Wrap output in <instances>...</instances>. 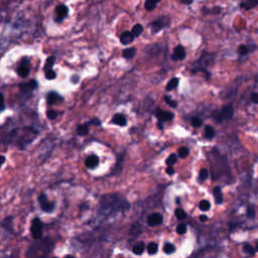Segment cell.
Returning <instances> with one entry per match:
<instances>
[{"label":"cell","mask_w":258,"mask_h":258,"mask_svg":"<svg viewBox=\"0 0 258 258\" xmlns=\"http://www.w3.org/2000/svg\"><path fill=\"white\" fill-rule=\"evenodd\" d=\"M216 54L213 52H205L195 64L194 71H206L208 67H211L215 63Z\"/></svg>","instance_id":"cell-1"},{"label":"cell","mask_w":258,"mask_h":258,"mask_svg":"<svg viewBox=\"0 0 258 258\" xmlns=\"http://www.w3.org/2000/svg\"><path fill=\"white\" fill-rule=\"evenodd\" d=\"M30 232H31V236L33 239L38 240L41 237V235H43V223L40 222L38 218H36L31 222Z\"/></svg>","instance_id":"cell-2"},{"label":"cell","mask_w":258,"mask_h":258,"mask_svg":"<svg viewBox=\"0 0 258 258\" xmlns=\"http://www.w3.org/2000/svg\"><path fill=\"white\" fill-rule=\"evenodd\" d=\"M168 24V18L165 16L159 17V18L155 19L153 22L151 23V29L152 32L155 33V32H158L162 29L165 26H167Z\"/></svg>","instance_id":"cell-3"},{"label":"cell","mask_w":258,"mask_h":258,"mask_svg":"<svg viewBox=\"0 0 258 258\" xmlns=\"http://www.w3.org/2000/svg\"><path fill=\"white\" fill-rule=\"evenodd\" d=\"M219 114L222 120L225 119H231L234 115V108L232 104H227L222 107V109L219 111Z\"/></svg>","instance_id":"cell-4"},{"label":"cell","mask_w":258,"mask_h":258,"mask_svg":"<svg viewBox=\"0 0 258 258\" xmlns=\"http://www.w3.org/2000/svg\"><path fill=\"white\" fill-rule=\"evenodd\" d=\"M155 116L157 117V119L159 120V121H172V119H174V114H172V112H168V111H162L160 110L159 108L156 109V111H155Z\"/></svg>","instance_id":"cell-5"},{"label":"cell","mask_w":258,"mask_h":258,"mask_svg":"<svg viewBox=\"0 0 258 258\" xmlns=\"http://www.w3.org/2000/svg\"><path fill=\"white\" fill-rule=\"evenodd\" d=\"M185 59V51L181 45H176L174 47V54L172 56V61H183Z\"/></svg>","instance_id":"cell-6"},{"label":"cell","mask_w":258,"mask_h":258,"mask_svg":"<svg viewBox=\"0 0 258 258\" xmlns=\"http://www.w3.org/2000/svg\"><path fill=\"white\" fill-rule=\"evenodd\" d=\"M39 200V204H40L41 208L45 212H52V209H54V204L50 203L47 199V196L45 195H40L38 198Z\"/></svg>","instance_id":"cell-7"},{"label":"cell","mask_w":258,"mask_h":258,"mask_svg":"<svg viewBox=\"0 0 258 258\" xmlns=\"http://www.w3.org/2000/svg\"><path fill=\"white\" fill-rule=\"evenodd\" d=\"M38 87V82L36 80H30L27 83H21L20 84V91L22 93H28V92L34 90Z\"/></svg>","instance_id":"cell-8"},{"label":"cell","mask_w":258,"mask_h":258,"mask_svg":"<svg viewBox=\"0 0 258 258\" xmlns=\"http://www.w3.org/2000/svg\"><path fill=\"white\" fill-rule=\"evenodd\" d=\"M68 11H69V10H68V7L66 5H63V4L59 5L58 7H56V21L61 22V21H62V19L65 18V17L68 15Z\"/></svg>","instance_id":"cell-9"},{"label":"cell","mask_w":258,"mask_h":258,"mask_svg":"<svg viewBox=\"0 0 258 258\" xmlns=\"http://www.w3.org/2000/svg\"><path fill=\"white\" fill-rule=\"evenodd\" d=\"M147 223L149 224V226H156L162 223V216L158 213H153L151 215H149L147 219Z\"/></svg>","instance_id":"cell-10"},{"label":"cell","mask_w":258,"mask_h":258,"mask_svg":"<svg viewBox=\"0 0 258 258\" xmlns=\"http://www.w3.org/2000/svg\"><path fill=\"white\" fill-rule=\"evenodd\" d=\"M62 100H63L62 97H61L58 93H56V92H52V93H50L47 97V102L50 106L54 105L56 103H58L59 101H62Z\"/></svg>","instance_id":"cell-11"},{"label":"cell","mask_w":258,"mask_h":258,"mask_svg":"<svg viewBox=\"0 0 258 258\" xmlns=\"http://www.w3.org/2000/svg\"><path fill=\"white\" fill-rule=\"evenodd\" d=\"M86 167L88 168H95L99 163V157L97 155H90L86 159Z\"/></svg>","instance_id":"cell-12"},{"label":"cell","mask_w":258,"mask_h":258,"mask_svg":"<svg viewBox=\"0 0 258 258\" xmlns=\"http://www.w3.org/2000/svg\"><path fill=\"white\" fill-rule=\"evenodd\" d=\"M112 122L116 125L125 126L127 124V119L123 114H115L112 118Z\"/></svg>","instance_id":"cell-13"},{"label":"cell","mask_w":258,"mask_h":258,"mask_svg":"<svg viewBox=\"0 0 258 258\" xmlns=\"http://www.w3.org/2000/svg\"><path fill=\"white\" fill-rule=\"evenodd\" d=\"M28 62H22V65H20L17 69V73L20 77L25 78L27 77V75L29 74V67H28Z\"/></svg>","instance_id":"cell-14"},{"label":"cell","mask_w":258,"mask_h":258,"mask_svg":"<svg viewBox=\"0 0 258 258\" xmlns=\"http://www.w3.org/2000/svg\"><path fill=\"white\" fill-rule=\"evenodd\" d=\"M133 39H134V36H132L131 31H124L120 36V41L122 45H129L132 43Z\"/></svg>","instance_id":"cell-15"},{"label":"cell","mask_w":258,"mask_h":258,"mask_svg":"<svg viewBox=\"0 0 258 258\" xmlns=\"http://www.w3.org/2000/svg\"><path fill=\"white\" fill-rule=\"evenodd\" d=\"M135 54H136V50H135L134 47H128V49L124 50L122 56H123V58L126 59V60H130V59H132L133 56H135Z\"/></svg>","instance_id":"cell-16"},{"label":"cell","mask_w":258,"mask_h":258,"mask_svg":"<svg viewBox=\"0 0 258 258\" xmlns=\"http://www.w3.org/2000/svg\"><path fill=\"white\" fill-rule=\"evenodd\" d=\"M142 32H143V26H142L141 24H135L132 27V29H131V33H132V36H134V38H138Z\"/></svg>","instance_id":"cell-17"},{"label":"cell","mask_w":258,"mask_h":258,"mask_svg":"<svg viewBox=\"0 0 258 258\" xmlns=\"http://www.w3.org/2000/svg\"><path fill=\"white\" fill-rule=\"evenodd\" d=\"M214 197H215V200L217 204H222L223 195H222V192H221L220 187H216L215 189H214Z\"/></svg>","instance_id":"cell-18"},{"label":"cell","mask_w":258,"mask_h":258,"mask_svg":"<svg viewBox=\"0 0 258 258\" xmlns=\"http://www.w3.org/2000/svg\"><path fill=\"white\" fill-rule=\"evenodd\" d=\"M257 5H258V0H247L246 3H244V2L241 3V7L246 8L247 10L251 9V8L255 7V6Z\"/></svg>","instance_id":"cell-19"},{"label":"cell","mask_w":258,"mask_h":258,"mask_svg":"<svg viewBox=\"0 0 258 258\" xmlns=\"http://www.w3.org/2000/svg\"><path fill=\"white\" fill-rule=\"evenodd\" d=\"M179 82H180V80H179L178 78H172V80L167 83V91H172V90H174V89H176L179 85Z\"/></svg>","instance_id":"cell-20"},{"label":"cell","mask_w":258,"mask_h":258,"mask_svg":"<svg viewBox=\"0 0 258 258\" xmlns=\"http://www.w3.org/2000/svg\"><path fill=\"white\" fill-rule=\"evenodd\" d=\"M77 132L79 135H86L89 132V123L79 125L77 128Z\"/></svg>","instance_id":"cell-21"},{"label":"cell","mask_w":258,"mask_h":258,"mask_svg":"<svg viewBox=\"0 0 258 258\" xmlns=\"http://www.w3.org/2000/svg\"><path fill=\"white\" fill-rule=\"evenodd\" d=\"M204 135L207 139H212L214 136H215V130H214V128L212 127V126L208 125V126H206V128H205Z\"/></svg>","instance_id":"cell-22"},{"label":"cell","mask_w":258,"mask_h":258,"mask_svg":"<svg viewBox=\"0 0 258 258\" xmlns=\"http://www.w3.org/2000/svg\"><path fill=\"white\" fill-rule=\"evenodd\" d=\"M144 243H138V244H136V245H135L134 247H133V253H134V254H136V255H140V254H142V253H143V250H144Z\"/></svg>","instance_id":"cell-23"},{"label":"cell","mask_w":258,"mask_h":258,"mask_svg":"<svg viewBox=\"0 0 258 258\" xmlns=\"http://www.w3.org/2000/svg\"><path fill=\"white\" fill-rule=\"evenodd\" d=\"M163 100H165V103H167L169 107H172V108H176V107H178V102H176V100L172 99L169 96H165V97H163Z\"/></svg>","instance_id":"cell-24"},{"label":"cell","mask_w":258,"mask_h":258,"mask_svg":"<svg viewBox=\"0 0 258 258\" xmlns=\"http://www.w3.org/2000/svg\"><path fill=\"white\" fill-rule=\"evenodd\" d=\"M199 208H200V210H202V211H208V210H210V208H211V204H210L209 201L203 200L201 201L200 204H199Z\"/></svg>","instance_id":"cell-25"},{"label":"cell","mask_w":258,"mask_h":258,"mask_svg":"<svg viewBox=\"0 0 258 258\" xmlns=\"http://www.w3.org/2000/svg\"><path fill=\"white\" fill-rule=\"evenodd\" d=\"M157 250H158V246H157L156 243H154V242H152V243H149L147 246V251L149 254H155V253L157 252Z\"/></svg>","instance_id":"cell-26"},{"label":"cell","mask_w":258,"mask_h":258,"mask_svg":"<svg viewBox=\"0 0 258 258\" xmlns=\"http://www.w3.org/2000/svg\"><path fill=\"white\" fill-rule=\"evenodd\" d=\"M163 251H165V253H167V254H172V253H174V251H176V247L172 245V243H167L163 246Z\"/></svg>","instance_id":"cell-27"},{"label":"cell","mask_w":258,"mask_h":258,"mask_svg":"<svg viewBox=\"0 0 258 258\" xmlns=\"http://www.w3.org/2000/svg\"><path fill=\"white\" fill-rule=\"evenodd\" d=\"M156 5H157L156 3L150 1V0H145V4H144V6H145V9L147 10V11H152L153 9H155Z\"/></svg>","instance_id":"cell-28"},{"label":"cell","mask_w":258,"mask_h":258,"mask_svg":"<svg viewBox=\"0 0 258 258\" xmlns=\"http://www.w3.org/2000/svg\"><path fill=\"white\" fill-rule=\"evenodd\" d=\"M176 161H178V157H176V154H170L169 156L167 157V161H165V162H167V165H168V167H172V165H174Z\"/></svg>","instance_id":"cell-29"},{"label":"cell","mask_w":258,"mask_h":258,"mask_svg":"<svg viewBox=\"0 0 258 258\" xmlns=\"http://www.w3.org/2000/svg\"><path fill=\"white\" fill-rule=\"evenodd\" d=\"M190 153V150L188 147H181L180 149H179V156L181 157V158H185V157L189 155Z\"/></svg>","instance_id":"cell-30"},{"label":"cell","mask_w":258,"mask_h":258,"mask_svg":"<svg viewBox=\"0 0 258 258\" xmlns=\"http://www.w3.org/2000/svg\"><path fill=\"white\" fill-rule=\"evenodd\" d=\"M176 217L178 218L179 220H185V217H187V214L183 210L181 209H176Z\"/></svg>","instance_id":"cell-31"},{"label":"cell","mask_w":258,"mask_h":258,"mask_svg":"<svg viewBox=\"0 0 258 258\" xmlns=\"http://www.w3.org/2000/svg\"><path fill=\"white\" fill-rule=\"evenodd\" d=\"M54 56H50V58H47V62H45V71H49V70H51V68L54 66Z\"/></svg>","instance_id":"cell-32"},{"label":"cell","mask_w":258,"mask_h":258,"mask_svg":"<svg viewBox=\"0 0 258 258\" xmlns=\"http://www.w3.org/2000/svg\"><path fill=\"white\" fill-rule=\"evenodd\" d=\"M192 125L194 127H201L203 125V120L200 117H194L192 119Z\"/></svg>","instance_id":"cell-33"},{"label":"cell","mask_w":258,"mask_h":258,"mask_svg":"<svg viewBox=\"0 0 258 258\" xmlns=\"http://www.w3.org/2000/svg\"><path fill=\"white\" fill-rule=\"evenodd\" d=\"M208 178V170L206 168H203V169L200 170V174H199V180L200 181H203L205 180H207Z\"/></svg>","instance_id":"cell-34"},{"label":"cell","mask_w":258,"mask_h":258,"mask_svg":"<svg viewBox=\"0 0 258 258\" xmlns=\"http://www.w3.org/2000/svg\"><path fill=\"white\" fill-rule=\"evenodd\" d=\"M237 51H238V54H241V56H245V54H248V47L244 45H239Z\"/></svg>","instance_id":"cell-35"},{"label":"cell","mask_w":258,"mask_h":258,"mask_svg":"<svg viewBox=\"0 0 258 258\" xmlns=\"http://www.w3.org/2000/svg\"><path fill=\"white\" fill-rule=\"evenodd\" d=\"M244 251H245L246 253H249V254H254L255 253L254 248H253L250 244H245V245H244Z\"/></svg>","instance_id":"cell-36"},{"label":"cell","mask_w":258,"mask_h":258,"mask_svg":"<svg viewBox=\"0 0 258 258\" xmlns=\"http://www.w3.org/2000/svg\"><path fill=\"white\" fill-rule=\"evenodd\" d=\"M176 232L179 234H185L187 232V226L185 224H180L176 228Z\"/></svg>","instance_id":"cell-37"},{"label":"cell","mask_w":258,"mask_h":258,"mask_svg":"<svg viewBox=\"0 0 258 258\" xmlns=\"http://www.w3.org/2000/svg\"><path fill=\"white\" fill-rule=\"evenodd\" d=\"M47 116L49 119L54 120V119H56V116H58V113H56V111H54V110H49L47 112Z\"/></svg>","instance_id":"cell-38"},{"label":"cell","mask_w":258,"mask_h":258,"mask_svg":"<svg viewBox=\"0 0 258 258\" xmlns=\"http://www.w3.org/2000/svg\"><path fill=\"white\" fill-rule=\"evenodd\" d=\"M56 73H54L52 70H49V71L45 72V77H47V79H49V80H54V78H56Z\"/></svg>","instance_id":"cell-39"},{"label":"cell","mask_w":258,"mask_h":258,"mask_svg":"<svg viewBox=\"0 0 258 258\" xmlns=\"http://www.w3.org/2000/svg\"><path fill=\"white\" fill-rule=\"evenodd\" d=\"M247 215H248V217L250 218H253L255 216V211H254V208L253 207H248V211H247Z\"/></svg>","instance_id":"cell-40"},{"label":"cell","mask_w":258,"mask_h":258,"mask_svg":"<svg viewBox=\"0 0 258 258\" xmlns=\"http://www.w3.org/2000/svg\"><path fill=\"white\" fill-rule=\"evenodd\" d=\"M5 108V105H4V97L1 93H0V112L4 110Z\"/></svg>","instance_id":"cell-41"},{"label":"cell","mask_w":258,"mask_h":258,"mask_svg":"<svg viewBox=\"0 0 258 258\" xmlns=\"http://www.w3.org/2000/svg\"><path fill=\"white\" fill-rule=\"evenodd\" d=\"M251 102L254 104H258V93H253L251 95Z\"/></svg>","instance_id":"cell-42"},{"label":"cell","mask_w":258,"mask_h":258,"mask_svg":"<svg viewBox=\"0 0 258 258\" xmlns=\"http://www.w3.org/2000/svg\"><path fill=\"white\" fill-rule=\"evenodd\" d=\"M89 124H93V125H101V121H100L99 119H97V118H95V119H92L90 122H89Z\"/></svg>","instance_id":"cell-43"},{"label":"cell","mask_w":258,"mask_h":258,"mask_svg":"<svg viewBox=\"0 0 258 258\" xmlns=\"http://www.w3.org/2000/svg\"><path fill=\"white\" fill-rule=\"evenodd\" d=\"M165 172H167V174H169V176H172V174H174V167H167V169H165Z\"/></svg>","instance_id":"cell-44"},{"label":"cell","mask_w":258,"mask_h":258,"mask_svg":"<svg viewBox=\"0 0 258 258\" xmlns=\"http://www.w3.org/2000/svg\"><path fill=\"white\" fill-rule=\"evenodd\" d=\"M181 3L187 4V5H189V4H192V3H193L194 0H181Z\"/></svg>","instance_id":"cell-45"},{"label":"cell","mask_w":258,"mask_h":258,"mask_svg":"<svg viewBox=\"0 0 258 258\" xmlns=\"http://www.w3.org/2000/svg\"><path fill=\"white\" fill-rule=\"evenodd\" d=\"M4 161H5V157L2 156V155H0V167H1V165H3Z\"/></svg>","instance_id":"cell-46"},{"label":"cell","mask_w":258,"mask_h":258,"mask_svg":"<svg viewBox=\"0 0 258 258\" xmlns=\"http://www.w3.org/2000/svg\"><path fill=\"white\" fill-rule=\"evenodd\" d=\"M200 220L201 221H207L208 220V217L206 215H201L200 216Z\"/></svg>","instance_id":"cell-47"},{"label":"cell","mask_w":258,"mask_h":258,"mask_svg":"<svg viewBox=\"0 0 258 258\" xmlns=\"http://www.w3.org/2000/svg\"><path fill=\"white\" fill-rule=\"evenodd\" d=\"M157 127H158L159 129H162V123H161V121H158L157 122Z\"/></svg>","instance_id":"cell-48"},{"label":"cell","mask_w":258,"mask_h":258,"mask_svg":"<svg viewBox=\"0 0 258 258\" xmlns=\"http://www.w3.org/2000/svg\"><path fill=\"white\" fill-rule=\"evenodd\" d=\"M150 1H152V2H154V3H158L159 1H160V0H150Z\"/></svg>","instance_id":"cell-49"},{"label":"cell","mask_w":258,"mask_h":258,"mask_svg":"<svg viewBox=\"0 0 258 258\" xmlns=\"http://www.w3.org/2000/svg\"><path fill=\"white\" fill-rule=\"evenodd\" d=\"M65 258H74V257L72 256V255H67V256H66Z\"/></svg>","instance_id":"cell-50"},{"label":"cell","mask_w":258,"mask_h":258,"mask_svg":"<svg viewBox=\"0 0 258 258\" xmlns=\"http://www.w3.org/2000/svg\"><path fill=\"white\" fill-rule=\"evenodd\" d=\"M256 250L258 251V242H257V244H256Z\"/></svg>","instance_id":"cell-51"}]
</instances>
